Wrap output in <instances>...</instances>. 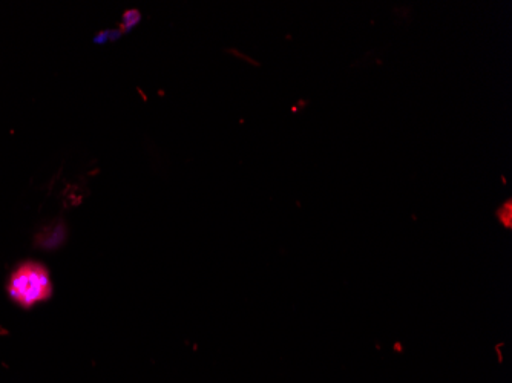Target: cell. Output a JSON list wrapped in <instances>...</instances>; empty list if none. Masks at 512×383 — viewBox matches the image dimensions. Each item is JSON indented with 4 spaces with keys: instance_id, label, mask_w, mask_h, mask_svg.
Listing matches in <instances>:
<instances>
[{
    "instance_id": "6da1fadb",
    "label": "cell",
    "mask_w": 512,
    "mask_h": 383,
    "mask_svg": "<svg viewBox=\"0 0 512 383\" xmlns=\"http://www.w3.org/2000/svg\"><path fill=\"white\" fill-rule=\"evenodd\" d=\"M8 290L11 298L22 307H33L37 302L50 298V275L37 262H27L11 275Z\"/></svg>"
},
{
    "instance_id": "7a4b0ae2",
    "label": "cell",
    "mask_w": 512,
    "mask_h": 383,
    "mask_svg": "<svg viewBox=\"0 0 512 383\" xmlns=\"http://www.w3.org/2000/svg\"><path fill=\"white\" fill-rule=\"evenodd\" d=\"M123 20H125V30H128V28L134 27L135 23L140 20V14H138V11H128Z\"/></svg>"
}]
</instances>
